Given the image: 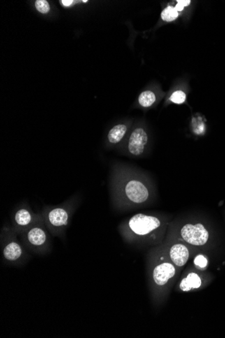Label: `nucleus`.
<instances>
[{
    "instance_id": "nucleus-10",
    "label": "nucleus",
    "mask_w": 225,
    "mask_h": 338,
    "mask_svg": "<svg viewBox=\"0 0 225 338\" xmlns=\"http://www.w3.org/2000/svg\"><path fill=\"white\" fill-rule=\"evenodd\" d=\"M169 255L170 261L175 267H183L189 260V251L185 244L177 243L170 248Z\"/></svg>"
},
{
    "instance_id": "nucleus-6",
    "label": "nucleus",
    "mask_w": 225,
    "mask_h": 338,
    "mask_svg": "<svg viewBox=\"0 0 225 338\" xmlns=\"http://www.w3.org/2000/svg\"><path fill=\"white\" fill-rule=\"evenodd\" d=\"M42 218V214H35L28 206H20L13 214L12 227L17 235H21Z\"/></svg>"
},
{
    "instance_id": "nucleus-9",
    "label": "nucleus",
    "mask_w": 225,
    "mask_h": 338,
    "mask_svg": "<svg viewBox=\"0 0 225 338\" xmlns=\"http://www.w3.org/2000/svg\"><path fill=\"white\" fill-rule=\"evenodd\" d=\"M149 136L145 128L137 127L131 132L128 142V151L130 155L139 157L145 153Z\"/></svg>"
},
{
    "instance_id": "nucleus-7",
    "label": "nucleus",
    "mask_w": 225,
    "mask_h": 338,
    "mask_svg": "<svg viewBox=\"0 0 225 338\" xmlns=\"http://www.w3.org/2000/svg\"><path fill=\"white\" fill-rule=\"evenodd\" d=\"M183 240L191 245L200 246L206 244L209 239L208 230L202 223H186L181 228Z\"/></svg>"
},
{
    "instance_id": "nucleus-16",
    "label": "nucleus",
    "mask_w": 225,
    "mask_h": 338,
    "mask_svg": "<svg viewBox=\"0 0 225 338\" xmlns=\"http://www.w3.org/2000/svg\"><path fill=\"white\" fill-rule=\"evenodd\" d=\"M186 93L182 91H177L172 94L170 98V100L174 103L177 104H182L186 101Z\"/></svg>"
},
{
    "instance_id": "nucleus-11",
    "label": "nucleus",
    "mask_w": 225,
    "mask_h": 338,
    "mask_svg": "<svg viewBox=\"0 0 225 338\" xmlns=\"http://www.w3.org/2000/svg\"><path fill=\"white\" fill-rule=\"evenodd\" d=\"M202 281L198 274L189 273L186 278L181 281L179 288L184 292H189L192 289H197L201 286Z\"/></svg>"
},
{
    "instance_id": "nucleus-15",
    "label": "nucleus",
    "mask_w": 225,
    "mask_h": 338,
    "mask_svg": "<svg viewBox=\"0 0 225 338\" xmlns=\"http://www.w3.org/2000/svg\"><path fill=\"white\" fill-rule=\"evenodd\" d=\"M35 6L38 12L43 15H46L50 12V4L46 0H37L35 2Z\"/></svg>"
},
{
    "instance_id": "nucleus-5",
    "label": "nucleus",
    "mask_w": 225,
    "mask_h": 338,
    "mask_svg": "<svg viewBox=\"0 0 225 338\" xmlns=\"http://www.w3.org/2000/svg\"><path fill=\"white\" fill-rule=\"evenodd\" d=\"M17 234L10 225H5L1 231L3 258L9 263L20 261L24 256L23 247L17 239Z\"/></svg>"
},
{
    "instance_id": "nucleus-13",
    "label": "nucleus",
    "mask_w": 225,
    "mask_h": 338,
    "mask_svg": "<svg viewBox=\"0 0 225 338\" xmlns=\"http://www.w3.org/2000/svg\"><path fill=\"white\" fill-rule=\"evenodd\" d=\"M138 103L140 106L147 108L152 106L155 103L156 98L155 94L151 91H145L140 95L138 98Z\"/></svg>"
},
{
    "instance_id": "nucleus-4",
    "label": "nucleus",
    "mask_w": 225,
    "mask_h": 338,
    "mask_svg": "<svg viewBox=\"0 0 225 338\" xmlns=\"http://www.w3.org/2000/svg\"><path fill=\"white\" fill-rule=\"evenodd\" d=\"M47 231L48 230L42 218L23 234H21V237L24 244L29 249L36 251H46L50 245Z\"/></svg>"
},
{
    "instance_id": "nucleus-12",
    "label": "nucleus",
    "mask_w": 225,
    "mask_h": 338,
    "mask_svg": "<svg viewBox=\"0 0 225 338\" xmlns=\"http://www.w3.org/2000/svg\"><path fill=\"white\" fill-rule=\"evenodd\" d=\"M127 131L128 126L126 124L115 125L109 132L108 135H107V140L110 144L116 145L122 140Z\"/></svg>"
},
{
    "instance_id": "nucleus-1",
    "label": "nucleus",
    "mask_w": 225,
    "mask_h": 338,
    "mask_svg": "<svg viewBox=\"0 0 225 338\" xmlns=\"http://www.w3.org/2000/svg\"><path fill=\"white\" fill-rule=\"evenodd\" d=\"M114 186L116 193L127 205H140L149 201L150 188L142 174L124 167L114 168Z\"/></svg>"
},
{
    "instance_id": "nucleus-2",
    "label": "nucleus",
    "mask_w": 225,
    "mask_h": 338,
    "mask_svg": "<svg viewBox=\"0 0 225 338\" xmlns=\"http://www.w3.org/2000/svg\"><path fill=\"white\" fill-rule=\"evenodd\" d=\"M78 197H74L62 205L47 207L42 216L48 231L55 237L64 235L69 226L70 219L78 206Z\"/></svg>"
},
{
    "instance_id": "nucleus-19",
    "label": "nucleus",
    "mask_w": 225,
    "mask_h": 338,
    "mask_svg": "<svg viewBox=\"0 0 225 338\" xmlns=\"http://www.w3.org/2000/svg\"><path fill=\"white\" fill-rule=\"evenodd\" d=\"M75 2V1H73V0H61L60 1L61 4L65 8H70V7L73 6Z\"/></svg>"
},
{
    "instance_id": "nucleus-3",
    "label": "nucleus",
    "mask_w": 225,
    "mask_h": 338,
    "mask_svg": "<svg viewBox=\"0 0 225 338\" xmlns=\"http://www.w3.org/2000/svg\"><path fill=\"white\" fill-rule=\"evenodd\" d=\"M162 222L159 218L152 215L138 214L131 216L123 226V234L128 240L151 237L161 228Z\"/></svg>"
},
{
    "instance_id": "nucleus-20",
    "label": "nucleus",
    "mask_w": 225,
    "mask_h": 338,
    "mask_svg": "<svg viewBox=\"0 0 225 338\" xmlns=\"http://www.w3.org/2000/svg\"><path fill=\"white\" fill-rule=\"evenodd\" d=\"M82 2H83V3H87V2H88V1H87V0H86V1H85V0H84V1H82Z\"/></svg>"
},
{
    "instance_id": "nucleus-8",
    "label": "nucleus",
    "mask_w": 225,
    "mask_h": 338,
    "mask_svg": "<svg viewBox=\"0 0 225 338\" xmlns=\"http://www.w3.org/2000/svg\"><path fill=\"white\" fill-rule=\"evenodd\" d=\"M176 267L168 261L160 262L153 267L151 272L152 282L157 287L166 286L176 275Z\"/></svg>"
},
{
    "instance_id": "nucleus-18",
    "label": "nucleus",
    "mask_w": 225,
    "mask_h": 338,
    "mask_svg": "<svg viewBox=\"0 0 225 338\" xmlns=\"http://www.w3.org/2000/svg\"><path fill=\"white\" fill-rule=\"evenodd\" d=\"M191 1L189 0H183V1H178V3L175 6V9L178 11H182L184 10V7L189 6L190 4Z\"/></svg>"
},
{
    "instance_id": "nucleus-14",
    "label": "nucleus",
    "mask_w": 225,
    "mask_h": 338,
    "mask_svg": "<svg viewBox=\"0 0 225 338\" xmlns=\"http://www.w3.org/2000/svg\"><path fill=\"white\" fill-rule=\"evenodd\" d=\"M179 13L175 8L169 6L163 10L161 13V19L166 22H171L178 17Z\"/></svg>"
},
{
    "instance_id": "nucleus-17",
    "label": "nucleus",
    "mask_w": 225,
    "mask_h": 338,
    "mask_svg": "<svg viewBox=\"0 0 225 338\" xmlns=\"http://www.w3.org/2000/svg\"><path fill=\"white\" fill-rule=\"evenodd\" d=\"M194 264L201 268H205L208 265V260L204 255H198L194 259Z\"/></svg>"
}]
</instances>
